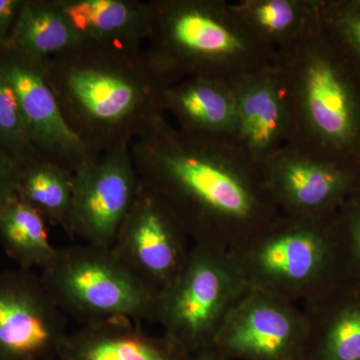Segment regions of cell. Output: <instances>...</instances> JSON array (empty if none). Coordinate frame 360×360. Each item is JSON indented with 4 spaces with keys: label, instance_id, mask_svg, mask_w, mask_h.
Listing matches in <instances>:
<instances>
[{
    "label": "cell",
    "instance_id": "obj_28",
    "mask_svg": "<svg viewBox=\"0 0 360 360\" xmlns=\"http://www.w3.org/2000/svg\"><path fill=\"white\" fill-rule=\"evenodd\" d=\"M193 360H229L224 356L213 345L203 348L200 352L193 355Z\"/></svg>",
    "mask_w": 360,
    "mask_h": 360
},
{
    "label": "cell",
    "instance_id": "obj_17",
    "mask_svg": "<svg viewBox=\"0 0 360 360\" xmlns=\"http://www.w3.org/2000/svg\"><path fill=\"white\" fill-rule=\"evenodd\" d=\"M84 44L141 49L150 33L148 2L137 0H56Z\"/></svg>",
    "mask_w": 360,
    "mask_h": 360
},
{
    "label": "cell",
    "instance_id": "obj_25",
    "mask_svg": "<svg viewBox=\"0 0 360 360\" xmlns=\"http://www.w3.org/2000/svg\"><path fill=\"white\" fill-rule=\"evenodd\" d=\"M338 220L347 262L360 276V196L354 194L342 205Z\"/></svg>",
    "mask_w": 360,
    "mask_h": 360
},
{
    "label": "cell",
    "instance_id": "obj_5",
    "mask_svg": "<svg viewBox=\"0 0 360 360\" xmlns=\"http://www.w3.org/2000/svg\"><path fill=\"white\" fill-rule=\"evenodd\" d=\"M229 252L250 288L295 303L333 285L347 257L336 214L302 219L281 213Z\"/></svg>",
    "mask_w": 360,
    "mask_h": 360
},
{
    "label": "cell",
    "instance_id": "obj_19",
    "mask_svg": "<svg viewBox=\"0 0 360 360\" xmlns=\"http://www.w3.org/2000/svg\"><path fill=\"white\" fill-rule=\"evenodd\" d=\"M319 4L321 0H239L232 6L276 59L319 27Z\"/></svg>",
    "mask_w": 360,
    "mask_h": 360
},
{
    "label": "cell",
    "instance_id": "obj_4",
    "mask_svg": "<svg viewBox=\"0 0 360 360\" xmlns=\"http://www.w3.org/2000/svg\"><path fill=\"white\" fill-rule=\"evenodd\" d=\"M276 61L292 118L290 144L359 174V82L321 23Z\"/></svg>",
    "mask_w": 360,
    "mask_h": 360
},
{
    "label": "cell",
    "instance_id": "obj_7",
    "mask_svg": "<svg viewBox=\"0 0 360 360\" xmlns=\"http://www.w3.org/2000/svg\"><path fill=\"white\" fill-rule=\"evenodd\" d=\"M248 290L229 250L193 243L179 276L160 292L155 322L163 335L196 354L212 345L225 316Z\"/></svg>",
    "mask_w": 360,
    "mask_h": 360
},
{
    "label": "cell",
    "instance_id": "obj_29",
    "mask_svg": "<svg viewBox=\"0 0 360 360\" xmlns=\"http://www.w3.org/2000/svg\"><path fill=\"white\" fill-rule=\"evenodd\" d=\"M356 194H357V195L360 196V191H359V193H357Z\"/></svg>",
    "mask_w": 360,
    "mask_h": 360
},
{
    "label": "cell",
    "instance_id": "obj_14",
    "mask_svg": "<svg viewBox=\"0 0 360 360\" xmlns=\"http://www.w3.org/2000/svg\"><path fill=\"white\" fill-rule=\"evenodd\" d=\"M238 110L236 142L258 165L290 144L292 118L276 61L231 82Z\"/></svg>",
    "mask_w": 360,
    "mask_h": 360
},
{
    "label": "cell",
    "instance_id": "obj_10",
    "mask_svg": "<svg viewBox=\"0 0 360 360\" xmlns=\"http://www.w3.org/2000/svg\"><path fill=\"white\" fill-rule=\"evenodd\" d=\"M32 270L0 272V360H53L68 321Z\"/></svg>",
    "mask_w": 360,
    "mask_h": 360
},
{
    "label": "cell",
    "instance_id": "obj_3",
    "mask_svg": "<svg viewBox=\"0 0 360 360\" xmlns=\"http://www.w3.org/2000/svg\"><path fill=\"white\" fill-rule=\"evenodd\" d=\"M144 51L165 86L194 77L233 82L276 56L225 0H153Z\"/></svg>",
    "mask_w": 360,
    "mask_h": 360
},
{
    "label": "cell",
    "instance_id": "obj_22",
    "mask_svg": "<svg viewBox=\"0 0 360 360\" xmlns=\"http://www.w3.org/2000/svg\"><path fill=\"white\" fill-rule=\"evenodd\" d=\"M73 193V174L44 158L20 167L18 196L52 226L66 229Z\"/></svg>",
    "mask_w": 360,
    "mask_h": 360
},
{
    "label": "cell",
    "instance_id": "obj_20",
    "mask_svg": "<svg viewBox=\"0 0 360 360\" xmlns=\"http://www.w3.org/2000/svg\"><path fill=\"white\" fill-rule=\"evenodd\" d=\"M80 42L56 0H25L4 47L45 65Z\"/></svg>",
    "mask_w": 360,
    "mask_h": 360
},
{
    "label": "cell",
    "instance_id": "obj_2",
    "mask_svg": "<svg viewBox=\"0 0 360 360\" xmlns=\"http://www.w3.org/2000/svg\"><path fill=\"white\" fill-rule=\"evenodd\" d=\"M66 122L94 155L129 148L156 116L162 90L142 49L80 42L44 65Z\"/></svg>",
    "mask_w": 360,
    "mask_h": 360
},
{
    "label": "cell",
    "instance_id": "obj_9",
    "mask_svg": "<svg viewBox=\"0 0 360 360\" xmlns=\"http://www.w3.org/2000/svg\"><path fill=\"white\" fill-rule=\"evenodd\" d=\"M139 184L130 148L97 156L73 174L66 233L82 243L111 248Z\"/></svg>",
    "mask_w": 360,
    "mask_h": 360
},
{
    "label": "cell",
    "instance_id": "obj_12",
    "mask_svg": "<svg viewBox=\"0 0 360 360\" xmlns=\"http://www.w3.org/2000/svg\"><path fill=\"white\" fill-rule=\"evenodd\" d=\"M189 240L167 203L141 181L111 248L142 281L161 292L186 264Z\"/></svg>",
    "mask_w": 360,
    "mask_h": 360
},
{
    "label": "cell",
    "instance_id": "obj_13",
    "mask_svg": "<svg viewBox=\"0 0 360 360\" xmlns=\"http://www.w3.org/2000/svg\"><path fill=\"white\" fill-rule=\"evenodd\" d=\"M0 68L15 94L28 139L42 158L75 174L98 156L66 122L47 84L44 63L4 47L0 49Z\"/></svg>",
    "mask_w": 360,
    "mask_h": 360
},
{
    "label": "cell",
    "instance_id": "obj_21",
    "mask_svg": "<svg viewBox=\"0 0 360 360\" xmlns=\"http://www.w3.org/2000/svg\"><path fill=\"white\" fill-rule=\"evenodd\" d=\"M0 243L22 269L42 270L58 252L49 239L47 222L18 196L0 210Z\"/></svg>",
    "mask_w": 360,
    "mask_h": 360
},
{
    "label": "cell",
    "instance_id": "obj_6",
    "mask_svg": "<svg viewBox=\"0 0 360 360\" xmlns=\"http://www.w3.org/2000/svg\"><path fill=\"white\" fill-rule=\"evenodd\" d=\"M40 277L61 311L84 326L118 319L156 321L160 291L111 248L80 243L58 248Z\"/></svg>",
    "mask_w": 360,
    "mask_h": 360
},
{
    "label": "cell",
    "instance_id": "obj_26",
    "mask_svg": "<svg viewBox=\"0 0 360 360\" xmlns=\"http://www.w3.org/2000/svg\"><path fill=\"white\" fill-rule=\"evenodd\" d=\"M20 172V163L0 148V210L18 198Z\"/></svg>",
    "mask_w": 360,
    "mask_h": 360
},
{
    "label": "cell",
    "instance_id": "obj_15",
    "mask_svg": "<svg viewBox=\"0 0 360 360\" xmlns=\"http://www.w3.org/2000/svg\"><path fill=\"white\" fill-rule=\"evenodd\" d=\"M60 360H193V355L162 335H149L141 323L118 319L85 324L68 333Z\"/></svg>",
    "mask_w": 360,
    "mask_h": 360
},
{
    "label": "cell",
    "instance_id": "obj_24",
    "mask_svg": "<svg viewBox=\"0 0 360 360\" xmlns=\"http://www.w3.org/2000/svg\"><path fill=\"white\" fill-rule=\"evenodd\" d=\"M0 148L20 163V167L42 158L33 148L11 84L0 68Z\"/></svg>",
    "mask_w": 360,
    "mask_h": 360
},
{
    "label": "cell",
    "instance_id": "obj_1",
    "mask_svg": "<svg viewBox=\"0 0 360 360\" xmlns=\"http://www.w3.org/2000/svg\"><path fill=\"white\" fill-rule=\"evenodd\" d=\"M139 180L193 243L233 250L278 217L262 167L229 139L186 134L156 116L130 146Z\"/></svg>",
    "mask_w": 360,
    "mask_h": 360
},
{
    "label": "cell",
    "instance_id": "obj_11",
    "mask_svg": "<svg viewBox=\"0 0 360 360\" xmlns=\"http://www.w3.org/2000/svg\"><path fill=\"white\" fill-rule=\"evenodd\" d=\"M270 198L279 213L328 219L359 193L357 172L288 144L262 165Z\"/></svg>",
    "mask_w": 360,
    "mask_h": 360
},
{
    "label": "cell",
    "instance_id": "obj_16",
    "mask_svg": "<svg viewBox=\"0 0 360 360\" xmlns=\"http://www.w3.org/2000/svg\"><path fill=\"white\" fill-rule=\"evenodd\" d=\"M163 112L186 134L234 141L238 110L231 82L210 77L186 78L162 90Z\"/></svg>",
    "mask_w": 360,
    "mask_h": 360
},
{
    "label": "cell",
    "instance_id": "obj_18",
    "mask_svg": "<svg viewBox=\"0 0 360 360\" xmlns=\"http://www.w3.org/2000/svg\"><path fill=\"white\" fill-rule=\"evenodd\" d=\"M304 304L309 333L302 360H360V296L335 298L331 285Z\"/></svg>",
    "mask_w": 360,
    "mask_h": 360
},
{
    "label": "cell",
    "instance_id": "obj_27",
    "mask_svg": "<svg viewBox=\"0 0 360 360\" xmlns=\"http://www.w3.org/2000/svg\"><path fill=\"white\" fill-rule=\"evenodd\" d=\"M25 0H0V49L7 44Z\"/></svg>",
    "mask_w": 360,
    "mask_h": 360
},
{
    "label": "cell",
    "instance_id": "obj_23",
    "mask_svg": "<svg viewBox=\"0 0 360 360\" xmlns=\"http://www.w3.org/2000/svg\"><path fill=\"white\" fill-rule=\"evenodd\" d=\"M322 30L360 84V0L321 1Z\"/></svg>",
    "mask_w": 360,
    "mask_h": 360
},
{
    "label": "cell",
    "instance_id": "obj_8",
    "mask_svg": "<svg viewBox=\"0 0 360 360\" xmlns=\"http://www.w3.org/2000/svg\"><path fill=\"white\" fill-rule=\"evenodd\" d=\"M307 333L304 311L295 302L250 288L225 316L212 345L229 360H302Z\"/></svg>",
    "mask_w": 360,
    "mask_h": 360
}]
</instances>
